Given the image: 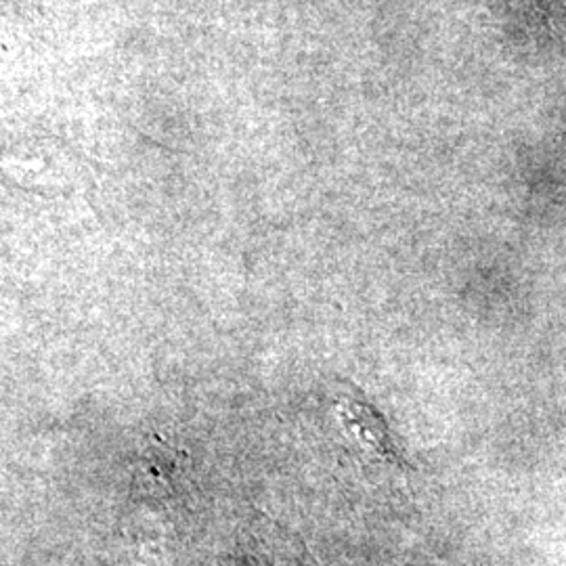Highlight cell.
Instances as JSON below:
<instances>
[{"instance_id":"cell-1","label":"cell","mask_w":566,"mask_h":566,"mask_svg":"<svg viewBox=\"0 0 566 566\" xmlns=\"http://www.w3.org/2000/svg\"><path fill=\"white\" fill-rule=\"evenodd\" d=\"M340 416H343L344 424L355 432V437L367 449H371L374 453H378L390 464L407 468L403 453L392 437V430L388 428L382 413L376 407L365 403L361 399H344L340 405Z\"/></svg>"}]
</instances>
